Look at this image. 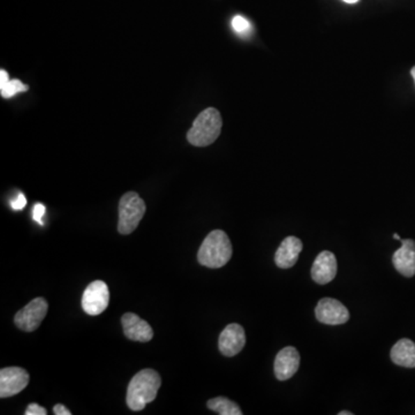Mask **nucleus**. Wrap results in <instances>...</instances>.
I'll return each mask as SVG.
<instances>
[{"label":"nucleus","mask_w":415,"mask_h":415,"mask_svg":"<svg viewBox=\"0 0 415 415\" xmlns=\"http://www.w3.org/2000/svg\"><path fill=\"white\" fill-rule=\"evenodd\" d=\"M47 309L49 305L45 299H34L26 307L17 311L14 316V323L24 331H35L47 316Z\"/></svg>","instance_id":"nucleus-5"},{"label":"nucleus","mask_w":415,"mask_h":415,"mask_svg":"<svg viewBox=\"0 0 415 415\" xmlns=\"http://www.w3.org/2000/svg\"><path fill=\"white\" fill-rule=\"evenodd\" d=\"M343 1H345L347 3H358L359 0H343Z\"/></svg>","instance_id":"nucleus-24"},{"label":"nucleus","mask_w":415,"mask_h":415,"mask_svg":"<svg viewBox=\"0 0 415 415\" xmlns=\"http://www.w3.org/2000/svg\"><path fill=\"white\" fill-rule=\"evenodd\" d=\"M124 334L128 339L134 342H150L154 337V330L147 321H144L134 313H127L121 318Z\"/></svg>","instance_id":"nucleus-10"},{"label":"nucleus","mask_w":415,"mask_h":415,"mask_svg":"<svg viewBox=\"0 0 415 415\" xmlns=\"http://www.w3.org/2000/svg\"><path fill=\"white\" fill-rule=\"evenodd\" d=\"M393 238H395L396 240H399V242L402 240V239H400V237H399V235H397V233H395V235H393Z\"/></svg>","instance_id":"nucleus-26"},{"label":"nucleus","mask_w":415,"mask_h":415,"mask_svg":"<svg viewBox=\"0 0 415 415\" xmlns=\"http://www.w3.org/2000/svg\"><path fill=\"white\" fill-rule=\"evenodd\" d=\"M246 345V335L242 325L237 323L228 324L221 331L218 340V347L225 357H235L242 352Z\"/></svg>","instance_id":"nucleus-9"},{"label":"nucleus","mask_w":415,"mask_h":415,"mask_svg":"<svg viewBox=\"0 0 415 415\" xmlns=\"http://www.w3.org/2000/svg\"><path fill=\"white\" fill-rule=\"evenodd\" d=\"M8 81H10V79H8V73H7L6 70H0V88L3 87Z\"/></svg>","instance_id":"nucleus-23"},{"label":"nucleus","mask_w":415,"mask_h":415,"mask_svg":"<svg viewBox=\"0 0 415 415\" xmlns=\"http://www.w3.org/2000/svg\"><path fill=\"white\" fill-rule=\"evenodd\" d=\"M44 214H45V207L42 203H36L33 209V219L38 224L43 225Z\"/></svg>","instance_id":"nucleus-19"},{"label":"nucleus","mask_w":415,"mask_h":415,"mask_svg":"<svg viewBox=\"0 0 415 415\" xmlns=\"http://www.w3.org/2000/svg\"><path fill=\"white\" fill-rule=\"evenodd\" d=\"M29 89L27 84H22L20 80H10L3 87L0 88L1 91V96L3 98H10L15 96L17 93H22V91H27Z\"/></svg>","instance_id":"nucleus-17"},{"label":"nucleus","mask_w":415,"mask_h":415,"mask_svg":"<svg viewBox=\"0 0 415 415\" xmlns=\"http://www.w3.org/2000/svg\"><path fill=\"white\" fill-rule=\"evenodd\" d=\"M47 409L38 405L36 402H33L31 405L28 406L27 409L24 414L26 415H47Z\"/></svg>","instance_id":"nucleus-20"},{"label":"nucleus","mask_w":415,"mask_h":415,"mask_svg":"<svg viewBox=\"0 0 415 415\" xmlns=\"http://www.w3.org/2000/svg\"><path fill=\"white\" fill-rule=\"evenodd\" d=\"M223 120L219 111L208 107L198 114L187 133V140L195 147H208L221 135Z\"/></svg>","instance_id":"nucleus-3"},{"label":"nucleus","mask_w":415,"mask_h":415,"mask_svg":"<svg viewBox=\"0 0 415 415\" xmlns=\"http://www.w3.org/2000/svg\"><path fill=\"white\" fill-rule=\"evenodd\" d=\"M146 203L138 193L128 191L123 195L119 202V233L127 235L134 232L146 214Z\"/></svg>","instance_id":"nucleus-4"},{"label":"nucleus","mask_w":415,"mask_h":415,"mask_svg":"<svg viewBox=\"0 0 415 415\" xmlns=\"http://www.w3.org/2000/svg\"><path fill=\"white\" fill-rule=\"evenodd\" d=\"M300 355L297 348L288 346L283 348L275 360V375L279 381H288L298 372Z\"/></svg>","instance_id":"nucleus-11"},{"label":"nucleus","mask_w":415,"mask_h":415,"mask_svg":"<svg viewBox=\"0 0 415 415\" xmlns=\"http://www.w3.org/2000/svg\"><path fill=\"white\" fill-rule=\"evenodd\" d=\"M232 27L239 34H246L248 31H251V24L248 22L247 19H244L242 15H237L233 17L232 20Z\"/></svg>","instance_id":"nucleus-18"},{"label":"nucleus","mask_w":415,"mask_h":415,"mask_svg":"<svg viewBox=\"0 0 415 415\" xmlns=\"http://www.w3.org/2000/svg\"><path fill=\"white\" fill-rule=\"evenodd\" d=\"M54 413L56 415H70L72 412H70V409L68 407H65L63 404H57V405H54Z\"/></svg>","instance_id":"nucleus-22"},{"label":"nucleus","mask_w":415,"mask_h":415,"mask_svg":"<svg viewBox=\"0 0 415 415\" xmlns=\"http://www.w3.org/2000/svg\"><path fill=\"white\" fill-rule=\"evenodd\" d=\"M402 247L395 251L392 262L396 270L405 277L415 275V242L412 239L400 240Z\"/></svg>","instance_id":"nucleus-13"},{"label":"nucleus","mask_w":415,"mask_h":415,"mask_svg":"<svg viewBox=\"0 0 415 415\" xmlns=\"http://www.w3.org/2000/svg\"><path fill=\"white\" fill-rule=\"evenodd\" d=\"M10 205H12L14 210H21V209H24L26 205H27V200L24 198V194H19V196L14 201H12Z\"/></svg>","instance_id":"nucleus-21"},{"label":"nucleus","mask_w":415,"mask_h":415,"mask_svg":"<svg viewBox=\"0 0 415 415\" xmlns=\"http://www.w3.org/2000/svg\"><path fill=\"white\" fill-rule=\"evenodd\" d=\"M231 242L228 235L221 230L210 232L198 249V263L208 268H221L231 260Z\"/></svg>","instance_id":"nucleus-2"},{"label":"nucleus","mask_w":415,"mask_h":415,"mask_svg":"<svg viewBox=\"0 0 415 415\" xmlns=\"http://www.w3.org/2000/svg\"><path fill=\"white\" fill-rule=\"evenodd\" d=\"M302 242L295 237H288L279 244L275 255L277 267L281 269L292 268L298 261L299 255L302 251Z\"/></svg>","instance_id":"nucleus-14"},{"label":"nucleus","mask_w":415,"mask_h":415,"mask_svg":"<svg viewBox=\"0 0 415 415\" xmlns=\"http://www.w3.org/2000/svg\"><path fill=\"white\" fill-rule=\"evenodd\" d=\"M411 74H412L413 79H414L415 81V66L411 70Z\"/></svg>","instance_id":"nucleus-27"},{"label":"nucleus","mask_w":415,"mask_h":415,"mask_svg":"<svg viewBox=\"0 0 415 415\" xmlns=\"http://www.w3.org/2000/svg\"><path fill=\"white\" fill-rule=\"evenodd\" d=\"M315 315L323 324L340 325L350 320V313L342 302L332 298H323L318 302Z\"/></svg>","instance_id":"nucleus-8"},{"label":"nucleus","mask_w":415,"mask_h":415,"mask_svg":"<svg viewBox=\"0 0 415 415\" xmlns=\"http://www.w3.org/2000/svg\"><path fill=\"white\" fill-rule=\"evenodd\" d=\"M208 409L221 415H242V411L235 402L225 397L210 399L207 402Z\"/></svg>","instance_id":"nucleus-16"},{"label":"nucleus","mask_w":415,"mask_h":415,"mask_svg":"<svg viewBox=\"0 0 415 415\" xmlns=\"http://www.w3.org/2000/svg\"><path fill=\"white\" fill-rule=\"evenodd\" d=\"M391 360L396 365L415 368V343L411 339H400L391 350Z\"/></svg>","instance_id":"nucleus-15"},{"label":"nucleus","mask_w":415,"mask_h":415,"mask_svg":"<svg viewBox=\"0 0 415 415\" xmlns=\"http://www.w3.org/2000/svg\"><path fill=\"white\" fill-rule=\"evenodd\" d=\"M110 292L107 283L95 281L88 285L82 295V308L91 316L102 314L109 306Z\"/></svg>","instance_id":"nucleus-6"},{"label":"nucleus","mask_w":415,"mask_h":415,"mask_svg":"<svg viewBox=\"0 0 415 415\" xmlns=\"http://www.w3.org/2000/svg\"><path fill=\"white\" fill-rule=\"evenodd\" d=\"M162 379L154 369H143L131 379L127 388L126 402L132 411H142L149 402H154L161 388Z\"/></svg>","instance_id":"nucleus-1"},{"label":"nucleus","mask_w":415,"mask_h":415,"mask_svg":"<svg viewBox=\"0 0 415 415\" xmlns=\"http://www.w3.org/2000/svg\"><path fill=\"white\" fill-rule=\"evenodd\" d=\"M337 275V260L331 251H324L318 255L311 268V278L318 284H328Z\"/></svg>","instance_id":"nucleus-12"},{"label":"nucleus","mask_w":415,"mask_h":415,"mask_svg":"<svg viewBox=\"0 0 415 415\" xmlns=\"http://www.w3.org/2000/svg\"><path fill=\"white\" fill-rule=\"evenodd\" d=\"M353 413L348 412V411H345V412H339V415H352Z\"/></svg>","instance_id":"nucleus-25"},{"label":"nucleus","mask_w":415,"mask_h":415,"mask_svg":"<svg viewBox=\"0 0 415 415\" xmlns=\"http://www.w3.org/2000/svg\"><path fill=\"white\" fill-rule=\"evenodd\" d=\"M29 383V374L20 367H7L0 370V397L10 398L24 391Z\"/></svg>","instance_id":"nucleus-7"}]
</instances>
